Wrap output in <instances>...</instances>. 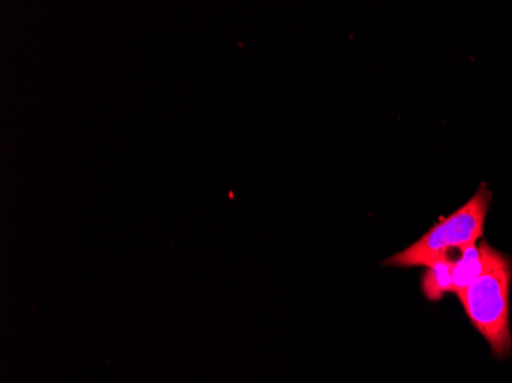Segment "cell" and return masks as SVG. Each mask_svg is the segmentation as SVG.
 I'll use <instances>...</instances> for the list:
<instances>
[{
  "label": "cell",
  "mask_w": 512,
  "mask_h": 383,
  "mask_svg": "<svg viewBox=\"0 0 512 383\" xmlns=\"http://www.w3.org/2000/svg\"><path fill=\"white\" fill-rule=\"evenodd\" d=\"M480 246L485 262L482 273L459 299L473 327L490 344L494 356L503 359L512 351L509 328L512 262L485 241Z\"/></svg>",
  "instance_id": "6da1fadb"
},
{
  "label": "cell",
  "mask_w": 512,
  "mask_h": 383,
  "mask_svg": "<svg viewBox=\"0 0 512 383\" xmlns=\"http://www.w3.org/2000/svg\"><path fill=\"white\" fill-rule=\"evenodd\" d=\"M490 204V189L482 184L465 206L440 220L419 241L391 256L385 264L394 267H430L451 256L453 250L476 244L482 236Z\"/></svg>",
  "instance_id": "7a4b0ae2"
},
{
  "label": "cell",
  "mask_w": 512,
  "mask_h": 383,
  "mask_svg": "<svg viewBox=\"0 0 512 383\" xmlns=\"http://www.w3.org/2000/svg\"><path fill=\"white\" fill-rule=\"evenodd\" d=\"M459 252V258L454 259L453 293L460 298L463 292L479 278L485 262H483L482 246L477 244H471Z\"/></svg>",
  "instance_id": "3957f363"
},
{
  "label": "cell",
  "mask_w": 512,
  "mask_h": 383,
  "mask_svg": "<svg viewBox=\"0 0 512 383\" xmlns=\"http://www.w3.org/2000/svg\"><path fill=\"white\" fill-rule=\"evenodd\" d=\"M454 259L456 258L448 256L433 266L427 267L421 282L425 298L436 302L440 301L445 293L453 292Z\"/></svg>",
  "instance_id": "277c9868"
}]
</instances>
